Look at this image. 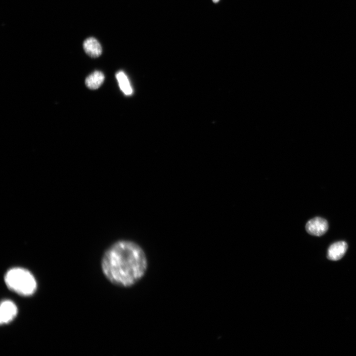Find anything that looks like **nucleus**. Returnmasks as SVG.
I'll list each match as a JSON object with an SVG mask.
<instances>
[{
    "label": "nucleus",
    "mask_w": 356,
    "mask_h": 356,
    "mask_svg": "<svg viewBox=\"0 0 356 356\" xmlns=\"http://www.w3.org/2000/svg\"><path fill=\"white\" fill-rule=\"evenodd\" d=\"M102 270L112 284L123 288L135 285L146 274L148 260L143 249L129 241H119L105 252L101 262Z\"/></svg>",
    "instance_id": "1"
},
{
    "label": "nucleus",
    "mask_w": 356,
    "mask_h": 356,
    "mask_svg": "<svg viewBox=\"0 0 356 356\" xmlns=\"http://www.w3.org/2000/svg\"><path fill=\"white\" fill-rule=\"evenodd\" d=\"M4 280L9 289L23 296L32 295L37 288L34 276L28 270L20 267L9 270L5 275Z\"/></svg>",
    "instance_id": "2"
},
{
    "label": "nucleus",
    "mask_w": 356,
    "mask_h": 356,
    "mask_svg": "<svg viewBox=\"0 0 356 356\" xmlns=\"http://www.w3.org/2000/svg\"><path fill=\"white\" fill-rule=\"evenodd\" d=\"M18 312V307L13 301L10 300L3 301L0 307V323L1 325L10 323L16 318Z\"/></svg>",
    "instance_id": "3"
},
{
    "label": "nucleus",
    "mask_w": 356,
    "mask_h": 356,
    "mask_svg": "<svg viewBox=\"0 0 356 356\" xmlns=\"http://www.w3.org/2000/svg\"><path fill=\"white\" fill-rule=\"evenodd\" d=\"M328 228L327 221L321 217H315L310 220L306 226V230L310 235L318 237L324 235Z\"/></svg>",
    "instance_id": "4"
},
{
    "label": "nucleus",
    "mask_w": 356,
    "mask_h": 356,
    "mask_svg": "<svg viewBox=\"0 0 356 356\" xmlns=\"http://www.w3.org/2000/svg\"><path fill=\"white\" fill-rule=\"evenodd\" d=\"M83 48L85 53L93 58L99 57L103 52L101 44L94 37L88 38L85 40Z\"/></svg>",
    "instance_id": "5"
},
{
    "label": "nucleus",
    "mask_w": 356,
    "mask_h": 356,
    "mask_svg": "<svg viewBox=\"0 0 356 356\" xmlns=\"http://www.w3.org/2000/svg\"><path fill=\"white\" fill-rule=\"evenodd\" d=\"M348 248L347 243L343 241L333 244L329 248L328 258L333 261H338L345 255Z\"/></svg>",
    "instance_id": "6"
},
{
    "label": "nucleus",
    "mask_w": 356,
    "mask_h": 356,
    "mask_svg": "<svg viewBox=\"0 0 356 356\" xmlns=\"http://www.w3.org/2000/svg\"><path fill=\"white\" fill-rule=\"evenodd\" d=\"M104 80V73L100 71H95L86 78L85 84L91 90H97L103 84Z\"/></svg>",
    "instance_id": "7"
},
{
    "label": "nucleus",
    "mask_w": 356,
    "mask_h": 356,
    "mask_svg": "<svg viewBox=\"0 0 356 356\" xmlns=\"http://www.w3.org/2000/svg\"><path fill=\"white\" fill-rule=\"evenodd\" d=\"M116 77L123 93L127 96L131 95L133 93V89L125 73L122 71H119L116 74Z\"/></svg>",
    "instance_id": "8"
},
{
    "label": "nucleus",
    "mask_w": 356,
    "mask_h": 356,
    "mask_svg": "<svg viewBox=\"0 0 356 356\" xmlns=\"http://www.w3.org/2000/svg\"><path fill=\"white\" fill-rule=\"evenodd\" d=\"M213 2L216 3L219 1V0H212Z\"/></svg>",
    "instance_id": "9"
}]
</instances>
